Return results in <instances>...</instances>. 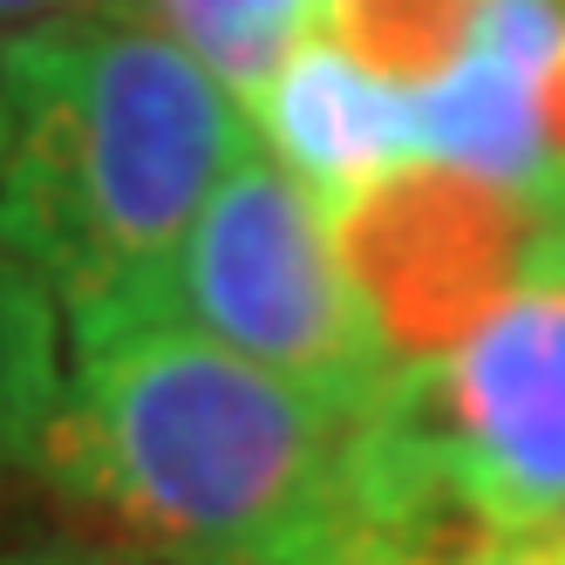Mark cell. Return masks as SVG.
I'll use <instances>...</instances> for the list:
<instances>
[{"instance_id": "1", "label": "cell", "mask_w": 565, "mask_h": 565, "mask_svg": "<svg viewBox=\"0 0 565 565\" xmlns=\"http://www.w3.org/2000/svg\"><path fill=\"white\" fill-rule=\"evenodd\" d=\"M361 416L184 320L75 334L42 477L164 565H348Z\"/></svg>"}, {"instance_id": "2", "label": "cell", "mask_w": 565, "mask_h": 565, "mask_svg": "<svg viewBox=\"0 0 565 565\" xmlns=\"http://www.w3.org/2000/svg\"><path fill=\"white\" fill-rule=\"evenodd\" d=\"M0 253L96 334L137 320L232 157L246 103L130 0L0 28Z\"/></svg>"}, {"instance_id": "3", "label": "cell", "mask_w": 565, "mask_h": 565, "mask_svg": "<svg viewBox=\"0 0 565 565\" xmlns=\"http://www.w3.org/2000/svg\"><path fill=\"white\" fill-rule=\"evenodd\" d=\"M375 477L483 532L565 545V205L558 246L477 320L361 409Z\"/></svg>"}, {"instance_id": "4", "label": "cell", "mask_w": 565, "mask_h": 565, "mask_svg": "<svg viewBox=\"0 0 565 565\" xmlns=\"http://www.w3.org/2000/svg\"><path fill=\"white\" fill-rule=\"evenodd\" d=\"M137 320H184L348 416L375 409L395 382L341 266L328 205L266 143L232 157Z\"/></svg>"}, {"instance_id": "5", "label": "cell", "mask_w": 565, "mask_h": 565, "mask_svg": "<svg viewBox=\"0 0 565 565\" xmlns=\"http://www.w3.org/2000/svg\"><path fill=\"white\" fill-rule=\"evenodd\" d=\"M558 191L409 157L328 205L341 266L395 369L450 354L558 246Z\"/></svg>"}, {"instance_id": "6", "label": "cell", "mask_w": 565, "mask_h": 565, "mask_svg": "<svg viewBox=\"0 0 565 565\" xmlns=\"http://www.w3.org/2000/svg\"><path fill=\"white\" fill-rule=\"evenodd\" d=\"M246 116L266 137V150L320 198V205H341V198L361 191L369 178L409 164V157H429L416 89L375 75L354 49H341L328 28H307L300 42L279 55V68L246 96Z\"/></svg>"}, {"instance_id": "7", "label": "cell", "mask_w": 565, "mask_h": 565, "mask_svg": "<svg viewBox=\"0 0 565 565\" xmlns=\"http://www.w3.org/2000/svg\"><path fill=\"white\" fill-rule=\"evenodd\" d=\"M62 382H68L62 307L21 259L0 253V483L42 470Z\"/></svg>"}, {"instance_id": "8", "label": "cell", "mask_w": 565, "mask_h": 565, "mask_svg": "<svg viewBox=\"0 0 565 565\" xmlns=\"http://www.w3.org/2000/svg\"><path fill=\"white\" fill-rule=\"evenodd\" d=\"M477 21L483 0H320V28L402 89L450 75L477 42Z\"/></svg>"}, {"instance_id": "9", "label": "cell", "mask_w": 565, "mask_h": 565, "mask_svg": "<svg viewBox=\"0 0 565 565\" xmlns=\"http://www.w3.org/2000/svg\"><path fill=\"white\" fill-rule=\"evenodd\" d=\"M171 34L246 103L279 68L307 28H320V0H157Z\"/></svg>"}, {"instance_id": "10", "label": "cell", "mask_w": 565, "mask_h": 565, "mask_svg": "<svg viewBox=\"0 0 565 565\" xmlns=\"http://www.w3.org/2000/svg\"><path fill=\"white\" fill-rule=\"evenodd\" d=\"M375 565H565L558 539H511V532H429L409 545H388Z\"/></svg>"}, {"instance_id": "11", "label": "cell", "mask_w": 565, "mask_h": 565, "mask_svg": "<svg viewBox=\"0 0 565 565\" xmlns=\"http://www.w3.org/2000/svg\"><path fill=\"white\" fill-rule=\"evenodd\" d=\"M0 565H116L89 545H21V552H0Z\"/></svg>"}, {"instance_id": "12", "label": "cell", "mask_w": 565, "mask_h": 565, "mask_svg": "<svg viewBox=\"0 0 565 565\" xmlns=\"http://www.w3.org/2000/svg\"><path fill=\"white\" fill-rule=\"evenodd\" d=\"M0 143H8V109H0Z\"/></svg>"}, {"instance_id": "13", "label": "cell", "mask_w": 565, "mask_h": 565, "mask_svg": "<svg viewBox=\"0 0 565 565\" xmlns=\"http://www.w3.org/2000/svg\"><path fill=\"white\" fill-rule=\"evenodd\" d=\"M137 565H164V558H137Z\"/></svg>"}, {"instance_id": "14", "label": "cell", "mask_w": 565, "mask_h": 565, "mask_svg": "<svg viewBox=\"0 0 565 565\" xmlns=\"http://www.w3.org/2000/svg\"><path fill=\"white\" fill-rule=\"evenodd\" d=\"M558 8H565V0H558Z\"/></svg>"}]
</instances>
